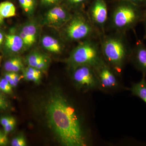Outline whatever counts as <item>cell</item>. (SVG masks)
Listing matches in <instances>:
<instances>
[{"label":"cell","instance_id":"1","mask_svg":"<svg viewBox=\"0 0 146 146\" xmlns=\"http://www.w3.org/2000/svg\"><path fill=\"white\" fill-rule=\"evenodd\" d=\"M46 112L49 123L60 143L66 146L86 145L76 110L61 92L55 91L50 95Z\"/></svg>","mask_w":146,"mask_h":146},{"label":"cell","instance_id":"2","mask_svg":"<svg viewBox=\"0 0 146 146\" xmlns=\"http://www.w3.org/2000/svg\"><path fill=\"white\" fill-rule=\"evenodd\" d=\"M125 34L112 32L100 36V45L102 56L105 61L117 74L121 73L129 58L131 48Z\"/></svg>","mask_w":146,"mask_h":146},{"label":"cell","instance_id":"3","mask_svg":"<svg viewBox=\"0 0 146 146\" xmlns=\"http://www.w3.org/2000/svg\"><path fill=\"white\" fill-rule=\"evenodd\" d=\"M143 13L142 8L138 6L123 0H117L108 24L113 32L125 34L142 22Z\"/></svg>","mask_w":146,"mask_h":146},{"label":"cell","instance_id":"4","mask_svg":"<svg viewBox=\"0 0 146 146\" xmlns=\"http://www.w3.org/2000/svg\"><path fill=\"white\" fill-rule=\"evenodd\" d=\"M63 38L69 42L82 41L96 38L100 34L91 23L87 13L84 15L77 11L70 20L63 27Z\"/></svg>","mask_w":146,"mask_h":146},{"label":"cell","instance_id":"5","mask_svg":"<svg viewBox=\"0 0 146 146\" xmlns=\"http://www.w3.org/2000/svg\"><path fill=\"white\" fill-rule=\"evenodd\" d=\"M96 38L81 41L72 51L67 63L71 68L82 65L93 67L102 58L100 44Z\"/></svg>","mask_w":146,"mask_h":146},{"label":"cell","instance_id":"6","mask_svg":"<svg viewBox=\"0 0 146 146\" xmlns=\"http://www.w3.org/2000/svg\"><path fill=\"white\" fill-rule=\"evenodd\" d=\"M98 77L99 89L105 91L117 89L119 86V82L117 74L104 58H102L97 64L93 66Z\"/></svg>","mask_w":146,"mask_h":146},{"label":"cell","instance_id":"7","mask_svg":"<svg viewBox=\"0 0 146 146\" xmlns=\"http://www.w3.org/2000/svg\"><path fill=\"white\" fill-rule=\"evenodd\" d=\"M87 14L100 35L105 33L109 19L108 7L105 0H92Z\"/></svg>","mask_w":146,"mask_h":146},{"label":"cell","instance_id":"8","mask_svg":"<svg viewBox=\"0 0 146 146\" xmlns=\"http://www.w3.org/2000/svg\"><path fill=\"white\" fill-rule=\"evenodd\" d=\"M72 69L73 81L78 88L85 91L99 89L98 80L93 67L82 65Z\"/></svg>","mask_w":146,"mask_h":146},{"label":"cell","instance_id":"9","mask_svg":"<svg viewBox=\"0 0 146 146\" xmlns=\"http://www.w3.org/2000/svg\"><path fill=\"white\" fill-rule=\"evenodd\" d=\"M70 11L64 5H55L46 13L44 23L55 27H62L73 16Z\"/></svg>","mask_w":146,"mask_h":146},{"label":"cell","instance_id":"10","mask_svg":"<svg viewBox=\"0 0 146 146\" xmlns=\"http://www.w3.org/2000/svg\"><path fill=\"white\" fill-rule=\"evenodd\" d=\"M129 60L137 70L146 74V46L141 40L131 49Z\"/></svg>","mask_w":146,"mask_h":146},{"label":"cell","instance_id":"11","mask_svg":"<svg viewBox=\"0 0 146 146\" xmlns=\"http://www.w3.org/2000/svg\"><path fill=\"white\" fill-rule=\"evenodd\" d=\"M19 35L23 39L25 46H31L36 40L37 28L36 26L32 23L25 25L21 29Z\"/></svg>","mask_w":146,"mask_h":146},{"label":"cell","instance_id":"12","mask_svg":"<svg viewBox=\"0 0 146 146\" xmlns=\"http://www.w3.org/2000/svg\"><path fill=\"white\" fill-rule=\"evenodd\" d=\"M4 43L6 49L11 52H19L25 46L21 36L15 34L6 35Z\"/></svg>","mask_w":146,"mask_h":146},{"label":"cell","instance_id":"13","mask_svg":"<svg viewBox=\"0 0 146 146\" xmlns=\"http://www.w3.org/2000/svg\"><path fill=\"white\" fill-rule=\"evenodd\" d=\"M42 44L43 47L50 52L59 53L62 51L63 46L57 39L49 35L42 37Z\"/></svg>","mask_w":146,"mask_h":146},{"label":"cell","instance_id":"14","mask_svg":"<svg viewBox=\"0 0 146 146\" xmlns=\"http://www.w3.org/2000/svg\"><path fill=\"white\" fill-rule=\"evenodd\" d=\"M146 74H143L140 81L133 83L129 89L131 94L141 99L146 104Z\"/></svg>","mask_w":146,"mask_h":146},{"label":"cell","instance_id":"15","mask_svg":"<svg viewBox=\"0 0 146 146\" xmlns=\"http://www.w3.org/2000/svg\"><path fill=\"white\" fill-rule=\"evenodd\" d=\"M23 64L21 58L16 56L9 58L5 63L4 68L7 72H17L23 69Z\"/></svg>","mask_w":146,"mask_h":146},{"label":"cell","instance_id":"16","mask_svg":"<svg viewBox=\"0 0 146 146\" xmlns=\"http://www.w3.org/2000/svg\"><path fill=\"white\" fill-rule=\"evenodd\" d=\"M23 76L25 80L39 84L42 78L41 70L33 67L29 66L23 71Z\"/></svg>","mask_w":146,"mask_h":146},{"label":"cell","instance_id":"17","mask_svg":"<svg viewBox=\"0 0 146 146\" xmlns=\"http://www.w3.org/2000/svg\"><path fill=\"white\" fill-rule=\"evenodd\" d=\"M0 14L4 19L13 17L16 15V7L10 2H2L0 3Z\"/></svg>","mask_w":146,"mask_h":146},{"label":"cell","instance_id":"18","mask_svg":"<svg viewBox=\"0 0 146 146\" xmlns=\"http://www.w3.org/2000/svg\"><path fill=\"white\" fill-rule=\"evenodd\" d=\"M46 57L44 55L36 52H32L27 56V63L29 66L35 68L36 65Z\"/></svg>","mask_w":146,"mask_h":146},{"label":"cell","instance_id":"19","mask_svg":"<svg viewBox=\"0 0 146 146\" xmlns=\"http://www.w3.org/2000/svg\"><path fill=\"white\" fill-rule=\"evenodd\" d=\"M91 0H64V5L68 9H81Z\"/></svg>","mask_w":146,"mask_h":146},{"label":"cell","instance_id":"20","mask_svg":"<svg viewBox=\"0 0 146 146\" xmlns=\"http://www.w3.org/2000/svg\"><path fill=\"white\" fill-rule=\"evenodd\" d=\"M18 1L26 12L28 13H32L35 4V0H18Z\"/></svg>","mask_w":146,"mask_h":146},{"label":"cell","instance_id":"21","mask_svg":"<svg viewBox=\"0 0 146 146\" xmlns=\"http://www.w3.org/2000/svg\"><path fill=\"white\" fill-rule=\"evenodd\" d=\"M0 89L7 94H10L12 91V86L5 78L1 79L0 81Z\"/></svg>","mask_w":146,"mask_h":146},{"label":"cell","instance_id":"22","mask_svg":"<svg viewBox=\"0 0 146 146\" xmlns=\"http://www.w3.org/2000/svg\"><path fill=\"white\" fill-rule=\"evenodd\" d=\"M12 146H25L27 145L26 141L23 135L17 136L13 138L11 142Z\"/></svg>","mask_w":146,"mask_h":146},{"label":"cell","instance_id":"23","mask_svg":"<svg viewBox=\"0 0 146 146\" xmlns=\"http://www.w3.org/2000/svg\"><path fill=\"white\" fill-rule=\"evenodd\" d=\"M16 125V121L15 118H13L12 120L7 125L4 127V133L6 134L9 133L11 131L14 129L15 128V125Z\"/></svg>","mask_w":146,"mask_h":146},{"label":"cell","instance_id":"24","mask_svg":"<svg viewBox=\"0 0 146 146\" xmlns=\"http://www.w3.org/2000/svg\"><path fill=\"white\" fill-rule=\"evenodd\" d=\"M64 0H41V4L46 6L56 5Z\"/></svg>","mask_w":146,"mask_h":146},{"label":"cell","instance_id":"25","mask_svg":"<svg viewBox=\"0 0 146 146\" xmlns=\"http://www.w3.org/2000/svg\"><path fill=\"white\" fill-rule=\"evenodd\" d=\"M21 79V76L18 74L16 72H13V79L9 82V83L12 87H15L17 86Z\"/></svg>","mask_w":146,"mask_h":146},{"label":"cell","instance_id":"26","mask_svg":"<svg viewBox=\"0 0 146 146\" xmlns=\"http://www.w3.org/2000/svg\"><path fill=\"white\" fill-rule=\"evenodd\" d=\"M143 8L146 7V0H123Z\"/></svg>","mask_w":146,"mask_h":146},{"label":"cell","instance_id":"27","mask_svg":"<svg viewBox=\"0 0 146 146\" xmlns=\"http://www.w3.org/2000/svg\"><path fill=\"white\" fill-rule=\"evenodd\" d=\"M8 143L7 134L0 131V146L6 145Z\"/></svg>","mask_w":146,"mask_h":146},{"label":"cell","instance_id":"28","mask_svg":"<svg viewBox=\"0 0 146 146\" xmlns=\"http://www.w3.org/2000/svg\"><path fill=\"white\" fill-rule=\"evenodd\" d=\"M47 63L48 62H47L46 58H45L44 59L42 60L38 65H36L35 68L41 71L44 70L47 68V63Z\"/></svg>","mask_w":146,"mask_h":146},{"label":"cell","instance_id":"29","mask_svg":"<svg viewBox=\"0 0 146 146\" xmlns=\"http://www.w3.org/2000/svg\"><path fill=\"white\" fill-rule=\"evenodd\" d=\"M13 118V117H9V116H6L2 117L0 119V123L3 126V127L8 124Z\"/></svg>","mask_w":146,"mask_h":146},{"label":"cell","instance_id":"30","mask_svg":"<svg viewBox=\"0 0 146 146\" xmlns=\"http://www.w3.org/2000/svg\"><path fill=\"white\" fill-rule=\"evenodd\" d=\"M8 107L7 102L3 98L0 96V110H5Z\"/></svg>","mask_w":146,"mask_h":146},{"label":"cell","instance_id":"31","mask_svg":"<svg viewBox=\"0 0 146 146\" xmlns=\"http://www.w3.org/2000/svg\"><path fill=\"white\" fill-rule=\"evenodd\" d=\"M142 22L143 23L144 26V35L143 36L144 39H146V7L144 10Z\"/></svg>","mask_w":146,"mask_h":146},{"label":"cell","instance_id":"32","mask_svg":"<svg viewBox=\"0 0 146 146\" xmlns=\"http://www.w3.org/2000/svg\"><path fill=\"white\" fill-rule=\"evenodd\" d=\"M4 76L5 78L7 80H8L9 82L13 79V72H8L6 73L5 74Z\"/></svg>","mask_w":146,"mask_h":146},{"label":"cell","instance_id":"33","mask_svg":"<svg viewBox=\"0 0 146 146\" xmlns=\"http://www.w3.org/2000/svg\"><path fill=\"white\" fill-rule=\"evenodd\" d=\"M4 39V37L3 35L1 32L0 31V46L1 45L3 42Z\"/></svg>","mask_w":146,"mask_h":146},{"label":"cell","instance_id":"34","mask_svg":"<svg viewBox=\"0 0 146 146\" xmlns=\"http://www.w3.org/2000/svg\"><path fill=\"white\" fill-rule=\"evenodd\" d=\"M4 23V18L2 17V16H1V14H0V25H2L3 23Z\"/></svg>","mask_w":146,"mask_h":146},{"label":"cell","instance_id":"35","mask_svg":"<svg viewBox=\"0 0 146 146\" xmlns=\"http://www.w3.org/2000/svg\"><path fill=\"white\" fill-rule=\"evenodd\" d=\"M1 57L0 56V63H1Z\"/></svg>","mask_w":146,"mask_h":146}]
</instances>
